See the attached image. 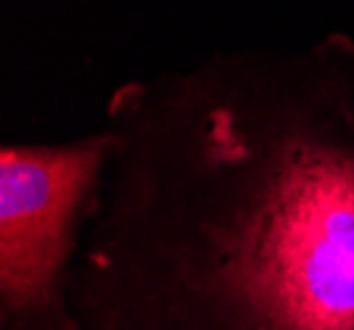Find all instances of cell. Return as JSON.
<instances>
[{
  "mask_svg": "<svg viewBox=\"0 0 354 330\" xmlns=\"http://www.w3.org/2000/svg\"><path fill=\"white\" fill-rule=\"evenodd\" d=\"M117 146L98 135L72 146L0 151V328L80 330L66 301V262L80 206Z\"/></svg>",
  "mask_w": 354,
  "mask_h": 330,
  "instance_id": "cell-2",
  "label": "cell"
},
{
  "mask_svg": "<svg viewBox=\"0 0 354 330\" xmlns=\"http://www.w3.org/2000/svg\"><path fill=\"white\" fill-rule=\"evenodd\" d=\"M209 209L66 280L80 330H354V117H201Z\"/></svg>",
  "mask_w": 354,
  "mask_h": 330,
  "instance_id": "cell-1",
  "label": "cell"
}]
</instances>
